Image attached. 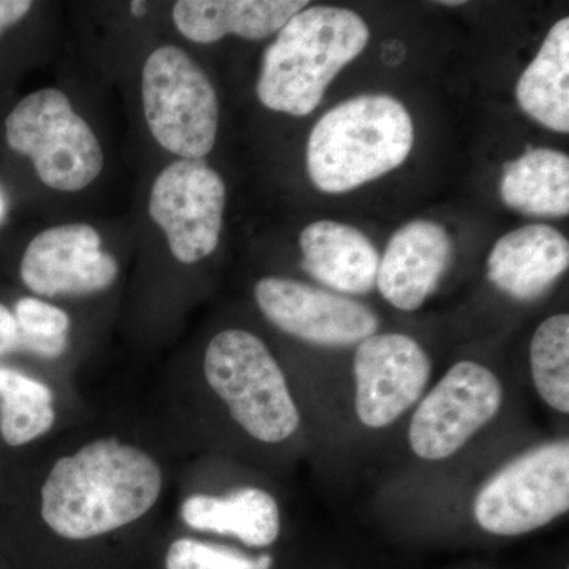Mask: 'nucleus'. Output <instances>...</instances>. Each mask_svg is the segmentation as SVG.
Returning <instances> with one entry per match:
<instances>
[{"mask_svg": "<svg viewBox=\"0 0 569 569\" xmlns=\"http://www.w3.org/2000/svg\"><path fill=\"white\" fill-rule=\"evenodd\" d=\"M162 482L148 452L102 438L54 463L41 488V518L62 538L100 537L142 518Z\"/></svg>", "mask_w": 569, "mask_h": 569, "instance_id": "1", "label": "nucleus"}, {"mask_svg": "<svg viewBox=\"0 0 569 569\" xmlns=\"http://www.w3.org/2000/svg\"><path fill=\"white\" fill-rule=\"evenodd\" d=\"M366 21L339 7H306L264 51L257 96L269 110L302 116L316 111L326 89L369 43Z\"/></svg>", "mask_w": 569, "mask_h": 569, "instance_id": "2", "label": "nucleus"}, {"mask_svg": "<svg viewBox=\"0 0 569 569\" xmlns=\"http://www.w3.org/2000/svg\"><path fill=\"white\" fill-rule=\"evenodd\" d=\"M410 112L389 96H361L326 112L307 141L317 189L346 193L391 173L413 149Z\"/></svg>", "mask_w": 569, "mask_h": 569, "instance_id": "3", "label": "nucleus"}, {"mask_svg": "<svg viewBox=\"0 0 569 569\" xmlns=\"http://www.w3.org/2000/svg\"><path fill=\"white\" fill-rule=\"evenodd\" d=\"M204 376L249 436L280 443L298 430L301 417L287 378L252 332L228 329L213 337L204 355Z\"/></svg>", "mask_w": 569, "mask_h": 569, "instance_id": "4", "label": "nucleus"}, {"mask_svg": "<svg viewBox=\"0 0 569 569\" xmlns=\"http://www.w3.org/2000/svg\"><path fill=\"white\" fill-rule=\"evenodd\" d=\"M6 137L32 160L40 181L59 192H80L102 173L99 138L58 89L24 97L7 118Z\"/></svg>", "mask_w": 569, "mask_h": 569, "instance_id": "5", "label": "nucleus"}, {"mask_svg": "<svg viewBox=\"0 0 569 569\" xmlns=\"http://www.w3.org/2000/svg\"><path fill=\"white\" fill-rule=\"evenodd\" d=\"M142 110L152 137L182 159L203 160L216 144L219 100L204 71L178 47L157 48L142 67Z\"/></svg>", "mask_w": 569, "mask_h": 569, "instance_id": "6", "label": "nucleus"}, {"mask_svg": "<svg viewBox=\"0 0 569 569\" xmlns=\"http://www.w3.org/2000/svg\"><path fill=\"white\" fill-rule=\"evenodd\" d=\"M569 509V443L552 441L523 452L488 479L475 498V519L497 537L541 529Z\"/></svg>", "mask_w": 569, "mask_h": 569, "instance_id": "7", "label": "nucleus"}, {"mask_svg": "<svg viewBox=\"0 0 569 569\" xmlns=\"http://www.w3.org/2000/svg\"><path fill=\"white\" fill-rule=\"evenodd\" d=\"M503 388L488 367L460 361L419 402L408 440L418 458L443 460L466 447L500 411Z\"/></svg>", "mask_w": 569, "mask_h": 569, "instance_id": "8", "label": "nucleus"}, {"mask_svg": "<svg viewBox=\"0 0 569 569\" xmlns=\"http://www.w3.org/2000/svg\"><path fill=\"white\" fill-rule=\"evenodd\" d=\"M227 189L204 160L168 164L152 186L149 213L162 228L176 260L193 264L217 249Z\"/></svg>", "mask_w": 569, "mask_h": 569, "instance_id": "9", "label": "nucleus"}, {"mask_svg": "<svg viewBox=\"0 0 569 569\" xmlns=\"http://www.w3.org/2000/svg\"><path fill=\"white\" fill-rule=\"evenodd\" d=\"M356 413L370 429L397 421L425 395L432 362L406 335H373L356 348Z\"/></svg>", "mask_w": 569, "mask_h": 569, "instance_id": "10", "label": "nucleus"}, {"mask_svg": "<svg viewBox=\"0 0 569 569\" xmlns=\"http://www.w3.org/2000/svg\"><path fill=\"white\" fill-rule=\"evenodd\" d=\"M264 317L287 335L321 347H350L377 335L369 307L302 282L266 277L254 287Z\"/></svg>", "mask_w": 569, "mask_h": 569, "instance_id": "11", "label": "nucleus"}, {"mask_svg": "<svg viewBox=\"0 0 569 569\" xmlns=\"http://www.w3.org/2000/svg\"><path fill=\"white\" fill-rule=\"evenodd\" d=\"M114 257L102 250L99 231L67 223L41 231L26 249L21 279L41 296H84L107 290L118 277Z\"/></svg>", "mask_w": 569, "mask_h": 569, "instance_id": "12", "label": "nucleus"}, {"mask_svg": "<svg viewBox=\"0 0 569 569\" xmlns=\"http://www.w3.org/2000/svg\"><path fill=\"white\" fill-rule=\"evenodd\" d=\"M451 254V238L441 224L429 220L403 224L389 239L376 287L396 309L415 312L437 290Z\"/></svg>", "mask_w": 569, "mask_h": 569, "instance_id": "13", "label": "nucleus"}, {"mask_svg": "<svg viewBox=\"0 0 569 569\" xmlns=\"http://www.w3.org/2000/svg\"><path fill=\"white\" fill-rule=\"evenodd\" d=\"M569 264V242L549 224H527L498 239L488 258V277L498 290L535 301L559 280Z\"/></svg>", "mask_w": 569, "mask_h": 569, "instance_id": "14", "label": "nucleus"}, {"mask_svg": "<svg viewBox=\"0 0 569 569\" xmlns=\"http://www.w3.org/2000/svg\"><path fill=\"white\" fill-rule=\"evenodd\" d=\"M302 268L342 295H367L377 283L380 257L362 231L335 220L310 223L299 238Z\"/></svg>", "mask_w": 569, "mask_h": 569, "instance_id": "15", "label": "nucleus"}, {"mask_svg": "<svg viewBox=\"0 0 569 569\" xmlns=\"http://www.w3.org/2000/svg\"><path fill=\"white\" fill-rule=\"evenodd\" d=\"M307 6V0H181L174 3L173 21L194 43H213L227 36L263 40Z\"/></svg>", "mask_w": 569, "mask_h": 569, "instance_id": "16", "label": "nucleus"}, {"mask_svg": "<svg viewBox=\"0 0 569 569\" xmlns=\"http://www.w3.org/2000/svg\"><path fill=\"white\" fill-rule=\"evenodd\" d=\"M181 516L190 529L230 535L252 548L274 545L282 527L276 498L257 488L223 497L197 493L183 501Z\"/></svg>", "mask_w": 569, "mask_h": 569, "instance_id": "17", "label": "nucleus"}, {"mask_svg": "<svg viewBox=\"0 0 569 569\" xmlns=\"http://www.w3.org/2000/svg\"><path fill=\"white\" fill-rule=\"evenodd\" d=\"M519 107L553 132H569V20L550 29L516 88Z\"/></svg>", "mask_w": 569, "mask_h": 569, "instance_id": "18", "label": "nucleus"}, {"mask_svg": "<svg viewBox=\"0 0 569 569\" xmlns=\"http://www.w3.org/2000/svg\"><path fill=\"white\" fill-rule=\"evenodd\" d=\"M500 197L508 208L529 216L569 213V159L553 149H530L505 164Z\"/></svg>", "mask_w": 569, "mask_h": 569, "instance_id": "19", "label": "nucleus"}, {"mask_svg": "<svg viewBox=\"0 0 569 569\" xmlns=\"http://www.w3.org/2000/svg\"><path fill=\"white\" fill-rule=\"evenodd\" d=\"M54 395L47 385L0 366V433L10 447H22L51 429Z\"/></svg>", "mask_w": 569, "mask_h": 569, "instance_id": "20", "label": "nucleus"}, {"mask_svg": "<svg viewBox=\"0 0 569 569\" xmlns=\"http://www.w3.org/2000/svg\"><path fill=\"white\" fill-rule=\"evenodd\" d=\"M531 377L541 399L569 413V316L559 313L538 326L530 343Z\"/></svg>", "mask_w": 569, "mask_h": 569, "instance_id": "21", "label": "nucleus"}, {"mask_svg": "<svg viewBox=\"0 0 569 569\" xmlns=\"http://www.w3.org/2000/svg\"><path fill=\"white\" fill-rule=\"evenodd\" d=\"M272 563L271 556L250 559L238 550L190 538L178 539L167 553V569H271Z\"/></svg>", "mask_w": 569, "mask_h": 569, "instance_id": "22", "label": "nucleus"}, {"mask_svg": "<svg viewBox=\"0 0 569 569\" xmlns=\"http://www.w3.org/2000/svg\"><path fill=\"white\" fill-rule=\"evenodd\" d=\"M14 317L26 335L33 337H66L70 318L59 307L36 298H22L14 306Z\"/></svg>", "mask_w": 569, "mask_h": 569, "instance_id": "23", "label": "nucleus"}, {"mask_svg": "<svg viewBox=\"0 0 569 569\" xmlns=\"http://www.w3.org/2000/svg\"><path fill=\"white\" fill-rule=\"evenodd\" d=\"M22 329L17 317L6 306L0 305V356L20 351Z\"/></svg>", "mask_w": 569, "mask_h": 569, "instance_id": "24", "label": "nucleus"}, {"mask_svg": "<svg viewBox=\"0 0 569 569\" xmlns=\"http://www.w3.org/2000/svg\"><path fill=\"white\" fill-rule=\"evenodd\" d=\"M31 9L29 0H0V33L20 22Z\"/></svg>", "mask_w": 569, "mask_h": 569, "instance_id": "25", "label": "nucleus"}, {"mask_svg": "<svg viewBox=\"0 0 569 569\" xmlns=\"http://www.w3.org/2000/svg\"><path fill=\"white\" fill-rule=\"evenodd\" d=\"M130 10H132L134 17H142V14L146 13V10H148V7H146V2H132Z\"/></svg>", "mask_w": 569, "mask_h": 569, "instance_id": "26", "label": "nucleus"}, {"mask_svg": "<svg viewBox=\"0 0 569 569\" xmlns=\"http://www.w3.org/2000/svg\"><path fill=\"white\" fill-rule=\"evenodd\" d=\"M441 6H463V0H445V2H440Z\"/></svg>", "mask_w": 569, "mask_h": 569, "instance_id": "27", "label": "nucleus"}, {"mask_svg": "<svg viewBox=\"0 0 569 569\" xmlns=\"http://www.w3.org/2000/svg\"><path fill=\"white\" fill-rule=\"evenodd\" d=\"M3 211H6V203H3L2 194H0V219H2Z\"/></svg>", "mask_w": 569, "mask_h": 569, "instance_id": "28", "label": "nucleus"}]
</instances>
